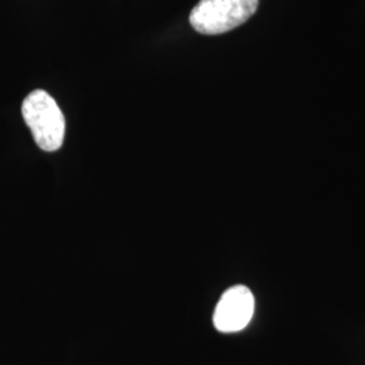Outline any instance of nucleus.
I'll return each mask as SVG.
<instances>
[{"label": "nucleus", "instance_id": "2", "mask_svg": "<svg viewBox=\"0 0 365 365\" xmlns=\"http://www.w3.org/2000/svg\"><path fill=\"white\" fill-rule=\"evenodd\" d=\"M257 7L259 0H200L190 14V24L200 34H223L244 25Z\"/></svg>", "mask_w": 365, "mask_h": 365}, {"label": "nucleus", "instance_id": "3", "mask_svg": "<svg viewBox=\"0 0 365 365\" xmlns=\"http://www.w3.org/2000/svg\"><path fill=\"white\" fill-rule=\"evenodd\" d=\"M255 313V297L245 286H235L222 294L214 312V327L222 333H235L248 327Z\"/></svg>", "mask_w": 365, "mask_h": 365}, {"label": "nucleus", "instance_id": "1", "mask_svg": "<svg viewBox=\"0 0 365 365\" xmlns=\"http://www.w3.org/2000/svg\"><path fill=\"white\" fill-rule=\"evenodd\" d=\"M22 115L42 150L56 152L63 146L66 118L48 92L36 90L29 93L22 103Z\"/></svg>", "mask_w": 365, "mask_h": 365}]
</instances>
